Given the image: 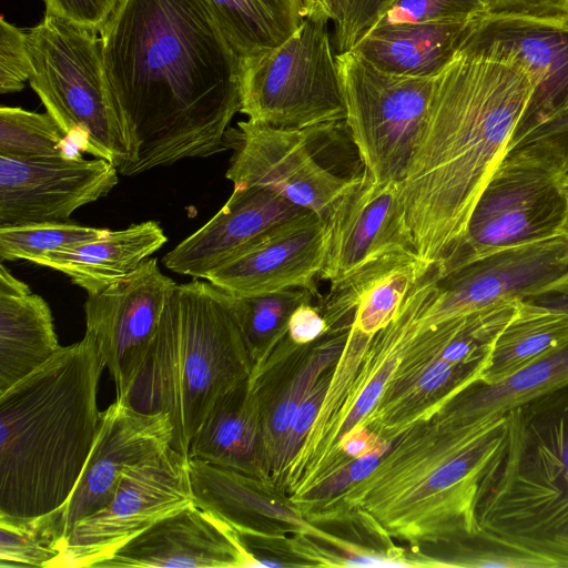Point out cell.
Here are the masks:
<instances>
[{"instance_id": "cell-1", "label": "cell", "mask_w": 568, "mask_h": 568, "mask_svg": "<svg viewBox=\"0 0 568 568\" xmlns=\"http://www.w3.org/2000/svg\"><path fill=\"white\" fill-rule=\"evenodd\" d=\"M99 34L138 150L123 175L226 151L241 62L206 0H121Z\"/></svg>"}, {"instance_id": "cell-2", "label": "cell", "mask_w": 568, "mask_h": 568, "mask_svg": "<svg viewBox=\"0 0 568 568\" xmlns=\"http://www.w3.org/2000/svg\"><path fill=\"white\" fill-rule=\"evenodd\" d=\"M534 89L513 52L473 37L434 77L426 122L398 194L403 232L426 266L462 236Z\"/></svg>"}, {"instance_id": "cell-3", "label": "cell", "mask_w": 568, "mask_h": 568, "mask_svg": "<svg viewBox=\"0 0 568 568\" xmlns=\"http://www.w3.org/2000/svg\"><path fill=\"white\" fill-rule=\"evenodd\" d=\"M104 367L85 333L0 394V516L36 518L68 501L100 427Z\"/></svg>"}, {"instance_id": "cell-4", "label": "cell", "mask_w": 568, "mask_h": 568, "mask_svg": "<svg viewBox=\"0 0 568 568\" xmlns=\"http://www.w3.org/2000/svg\"><path fill=\"white\" fill-rule=\"evenodd\" d=\"M254 362L234 297L203 278L176 284L155 338L128 397L143 413H164L171 447L190 443L220 396L251 377Z\"/></svg>"}, {"instance_id": "cell-5", "label": "cell", "mask_w": 568, "mask_h": 568, "mask_svg": "<svg viewBox=\"0 0 568 568\" xmlns=\"http://www.w3.org/2000/svg\"><path fill=\"white\" fill-rule=\"evenodd\" d=\"M505 429L478 485L477 536L568 568V384L506 413Z\"/></svg>"}, {"instance_id": "cell-6", "label": "cell", "mask_w": 568, "mask_h": 568, "mask_svg": "<svg viewBox=\"0 0 568 568\" xmlns=\"http://www.w3.org/2000/svg\"><path fill=\"white\" fill-rule=\"evenodd\" d=\"M428 420L413 460L386 458L354 489L393 534L454 542L478 535L475 500L481 476L504 443L505 415L468 439L455 438Z\"/></svg>"}, {"instance_id": "cell-7", "label": "cell", "mask_w": 568, "mask_h": 568, "mask_svg": "<svg viewBox=\"0 0 568 568\" xmlns=\"http://www.w3.org/2000/svg\"><path fill=\"white\" fill-rule=\"evenodd\" d=\"M98 33L44 14L27 31L29 83L79 151L123 174L138 150L108 82Z\"/></svg>"}, {"instance_id": "cell-8", "label": "cell", "mask_w": 568, "mask_h": 568, "mask_svg": "<svg viewBox=\"0 0 568 568\" xmlns=\"http://www.w3.org/2000/svg\"><path fill=\"white\" fill-rule=\"evenodd\" d=\"M224 144L233 186L268 189L322 220L366 171L345 120L281 129L247 119L227 129Z\"/></svg>"}, {"instance_id": "cell-9", "label": "cell", "mask_w": 568, "mask_h": 568, "mask_svg": "<svg viewBox=\"0 0 568 568\" xmlns=\"http://www.w3.org/2000/svg\"><path fill=\"white\" fill-rule=\"evenodd\" d=\"M328 20L305 16L281 44L240 60V112L281 129L345 120Z\"/></svg>"}, {"instance_id": "cell-10", "label": "cell", "mask_w": 568, "mask_h": 568, "mask_svg": "<svg viewBox=\"0 0 568 568\" xmlns=\"http://www.w3.org/2000/svg\"><path fill=\"white\" fill-rule=\"evenodd\" d=\"M568 173L525 148L506 152L449 253L432 266L439 275L493 253L561 235Z\"/></svg>"}, {"instance_id": "cell-11", "label": "cell", "mask_w": 568, "mask_h": 568, "mask_svg": "<svg viewBox=\"0 0 568 568\" xmlns=\"http://www.w3.org/2000/svg\"><path fill=\"white\" fill-rule=\"evenodd\" d=\"M568 277V239L506 248L439 275L433 266L412 286L395 322L415 335L505 301H531Z\"/></svg>"}, {"instance_id": "cell-12", "label": "cell", "mask_w": 568, "mask_h": 568, "mask_svg": "<svg viewBox=\"0 0 568 568\" xmlns=\"http://www.w3.org/2000/svg\"><path fill=\"white\" fill-rule=\"evenodd\" d=\"M345 121L365 170L400 183L423 132L434 78L395 74L359 53L337 54Z\"/></svg>"}, {"instance_id": "cell-13", "label": "cell", "mask_w": 568, "mask_h": 568, "mask_svg": "<svg viewBox=\"0 0 568 568\" xmlns=\"http://www.w3.org/2000/svg\"><path fill=\"white\" fill-rule=\"evenodd\" d=\"M192 501L189 458L170 446L123 471L110 501L77 521L59 544L52 568H97L131 538Z\"/></svg>"}, {"instance_id": "cell-14", "label": "cell", "mask_w": 568, "mask_h": 568, "mask_svg": "<svg viewBox=\"0 0 568 568\" xmlns=\"http://www.w3.org/2000/svg\"><path fill=\"white\" fill-rule=\"evenodd\" d=\"M175 286L162 273L158 260L148 258L128 277L88 294L85 333L93 337L115 383L116 400L130 394Z\"/></svg>"}, {"instance_id": "cell-15", "label": "cell", "mask_w": 568, "mask_h": 568, "mask_svg": "<svg viewBox=\"0 0 568 568\" xmlns=\"http://www.w3.org/2000/svg\"><path fill=\"white\" fill-rule=\"evenodd\" d=\"M118 173L101 158L0 156V226L68 222L78 209L109 194Z\"/></svg>"}, {"instance_id": "cell-16", "label": "cell", "mask_w": 568, "mask_h": 568, "mask_svg": "<svg viewBox=\"0 0 568 568\" xmlns=\"http://www.w3.org/2000/svg\"><path fill=\"white\" fill-rule=\"evenodd\" d=\"M172 438L173 426L164 413H143L116 399L101 412L94 445L72 494L50 513L58 546L77 521L110 501L129 466L158 456Z\"/></svg>"}, {"instance_id": "cell-17", "label": "cell", "mask_w": 568, "mask_h": 568, "mask_svg": "<svg viewBox=\"0 0 568 568\" xmlns=\"http://www.w3.org/2000/svg\"><path fill=\"white\" fill-rule=\"evenodd\" d=\"M327 242L325 221L306 211L262 236L205 280L233 296L306 288L322 298L316 278L324 266Z\"/></svg>"}, {"instance_id": "cell-18", "label": "cell", "mask_w": 568, "mask_h": 568, "mask_svg": "<svg viewBox=\"0 0 568 568\" xmlns=\"http://www.w3.org/2000/svg\"><path fill=\"white\" fill-rule=\"evenodd\" d=\"M399 183L377 182L367 171L332 205L321 280L337 282L396 251H412L398 207ZM413 252V251H412Z\"/></svg>"}, {"instance_id": "cell-19", "label": "cell", "mask_w": 568, "mask_h": 568, "mask_svg": "<svg viewBox=\"0 0 568 568\" xmlns=\"http://www.w3.org/2000/svg\"><path fill=\"white\" fill-rule=\"evenodd\" d=\"M254 559L230 525L192 501L131 538L97 568L253 567Z\"/></svg>"}, {"instance_id": "cell-20", "label": "cell", "mask_w": 568, "mask_h": 568, "mask_svg": "<svg viewBox=\"0 0 568 568\" xmlns=\"http://www.w3.org/2000/svg\"><path fill=\"white\" fill-rule=\"evenodd\" d=\"M306 211L268 189L234 185L219 212L166 253L163 264L174 273L205 280L262 236Z\"/></svg>"}, {"instance_id": "cell-21", "label": "cell", "mask_w": 568, "mask_h": 568, "mask_svg": "<svg viewBox=\"0 0 568 568\" xmlns=\"http://www.w3.org/2000/svg\"><path fill=\"white\" fill-rule=\"evenodd\" d=\"M471 37L496 42L513 52L534 81L535 89L513 138L568 101V16L557 19L483 16Z\"/></svg>"}, {"instance_id": "cell-22", "label": "cell", "mask_w": 568, "mask_h": 568, "mask_svg": "<svg viewBox=\"0 0 568 568\" xmlns=\"http://www.w3.org/2000/svg\"><path fill=\"white\" fill-rule=\"evenodd\" d=\"M427 268L414 252L396 251L331 283L318 307L328 329H351L372 339L390 323Z\"/></svg>"}, {"instance_id": "cell-23", "label": "cell", "mask_w": 568, "mask_h": 568, "mask_svg": "<svg viewBox=\"0 0 568 568\" xmlns=\"http://www.w3.org/2000/svg\"><path fill=\"white\" fill-rule=\"evenodd\" d=\"M568 384V343L497 383L478 379L433 417L449 429L475 433L509 410Z\"/></svg>"}, {"instance_id": "cell-24", "label": "cell", "mask_w": 568, "mask_h": 568, "mask_svg": "<svg viewBox=\"0 0 568 568\" xmlns=\"http://www.w3.org/2000/svg\"><path fill=\"white\" fill-rule=\"evenodd\" d=\"M62 346L49 304L0 266V394L47 363Z\"/></svg>"}, {"instance_id": "cell-25", "label": "cell", "mask_w": 568, "mask_h": 568, "mask_svg": "<svg viewBox=\"0 0 568 568\" xmlns=\"http://www.w3.org/2000/svg\"><path fill=\"white\" fill-rule=\"evenodd\" d=\"M481 17L375 27L352 50L383 71L434 78L462 48Z\"/></svg>"}, {"instance_id": "cell-26", "label": "cell", "mask_w": 568, "mask_h": 568, "mask_svg": "<svg viewBox=\"0 0 568 568\" xmlns=\"http://www.w3.org/2000/svg\"><path fill=\"white\" fill-rule=\"evenodd\" d=\"M187 458L266 478L260 405L250 378L217 398L194 434Z\"/></svg>"}, {"instance_id": "cell-27", "label": "cell", "mask_w": 568, "mask_h": 568, "mask_svg": "<svg viewBox=\"0 0 568 568\" xmlns=\"http://www.w3.org/2000/svg\"><path fill=\"white\" fill-rule=\"evenodd\" d=\"M166 241L158 222L145 221L109 230L101 237L60 248L32 263L61 272L88 294H95L134 273Z\"/></svg>"}, {"instance_id": "cell-28", "label": "cell", "mask_w": 568, "mask_h": 568, "mask_svg": "<svg viewBox=\"0 0 568 568\" xmlns=\"http://www.w3.org/2000/svg\"><path fill=\"white\" fill-rule=\"evenodd\" d=\"M567 343L568 311L519 302L498 335L480 379L500 382Z\"/></svg>"}, {"instance_id": "cell-29", "label": "cell", "mask_w": 568, "mask_h": 568, "mask_svg": "<svg viewBox=\"0 0 568 568\" xmlns=\"http://www.w3.org/2000/svg\"><path fill=\"white\" fill-rule=\"evenodd\" d=\"M240 60L290 38L304 19L302 0H206Z\"/></svg>"}, {"instance_id": "cell-30", "label": "cell", "mask_w": 568, "mask_h": 568, "mask_svg": "<svg viewBox=\"0 0 568 568\" xmlns=\"http://www.w3.org/2000/svg\"><path fill=\"white\" fill-rule=\"evenodd\" d=\"M233 297L235 314L256 368L275 343L287 334L292 313L315 296L306 288H287Z\"/></svg>"}, {"instance_id": "cell-31", "label": "cell", "mask_w": 568, "mask_h": 568, "mask_svg": "<svg viewBox=\"0 0 568 568\" xmlns=\"http://www.w3.org/2000/svg\"><path fill=\"white\" fill-rule=\"evenodd\" d=\"M81 155L55 120L17 106L0 108V156L44 159Z\"/></svg>"}, {"instance_id": "cell-32", "label": "cell", "mask_w": 568, "mask_h": 568, "mask_svg": "<svg viewBox=\"0 0 568 568\" xmlns=\"http://www.w3.org/2000/svg\"><path fill=\"white\" fill-rule=\"evenodd\" d=\"M109 229L69 222L0 226V261L37 257L103 236Z\"/></svg>"}, {"instance_id": "cell-33", "label": "cell", "mask_w": 568, "mask_h": 568, "mask_svg": "<svg viewBox=\"0 0 568 568\" xmlns=\"http://www.w3.org/2000/svg\"><path fill=\"white\" fill-rule=\"evenodd\" d=\"M59 555L50 514L29 519L0 516V568H52Z\"/></svg>"}, {"instance_id": "cell-34", "label": "cell", "mask_w": 568, "mask_h": 568, "mask_svg": "<svg viewBox=\"0 0 568 568\" xmlns=\"http://www.w3.org/2000/svg\"><path fill=\"white\" fill-rule=\"evenodd\" d=\"M485 16L480 0H392L373 28Z\"/></svg>"}, {"instance_id": "cell-35", "label": "cell", "mask_w": 568, "mask_h": 568, "mask_svg": "<svg viewBox=\"0 0 568 568\" xmlns=\"http://www.w3.org/2000/svg\"><path fill=\"white\" fill-rule=\"evenodd\" d=\"M473 540V537H471ZM473 546H460L445 566L453 567H504V568H559L548 557L529 550L504 545L475 536Z\"/></svg>"}, {"instance_id": "cell-36", "label": "cell", "mask_w": 568, "mask_h": 568, "mask_svg": "<svg viewBox=\"0 0 568 568\" xmlns=\"http://www.w3.org/2000/svg\"><path fill=\"white\" fill-rule=\"evenodd\" d=\"M531 150L568 173V101L544 120L513 138L507 151Z\"/></svg>"}, {"instance_id": "cell-37", "label": "cell", "mask_w": 568, "mask_h": 568, "mask_svg": "<svg viewBox=\"0 0 568 568\" xmlns=\"http://www.w3.org/2000/svg\"><path fill=\"white\" fill-rule=\"evenodd\" d=\"M30 61L27 31L0 20V92L21 91L29 81Z\"/></svg>"}, {"instance_id": "cell-38", "label": "cell", "mask_w": 568, "mask_h": 568, "mask_svg": "<svg viewBox=\"0 0 568 568\" xmlns=\"http://www.w3.org/2000/svg\"><path fill=\"white\" fill-rule=\"evenodd\" d=\"M328 385L329 376L322 377L300 405L280 453L275 471L285 470L290 467V464L300 450L298 446L304 444L320 414Z\"/></svg>"}, {"instance_id": "cell-39", "label": "cell", "mask_w": 568, "mask_h": 568, "mask_svg": "<svg viewBox=\"0 0 568 568\" xmlns=\"http://www.w3.org/2000/svg\"><path fill=\"white\" fill-rule=\"evenodd\" d=\"M121 0H43L45 14L100 33Z\"/></svg>"}, {"instance_id": "cell-40", "label": "cell", "mask_w": 568, "mask_h": 568, "mask_svg": "<svg viewBox=\"0 0 568 568\" xmlns=\"http://www.w3.org/2000/svg\"><path fill=\"white\" fill-rule=\"evenodd\" d=\"M485 16L557 19L568 16V0H480Z\"/></svg>"}, {"instance_id": "cell-41", "label": "cell", "mask_w": 568, "mask_h": 568, "mask_svg": "<svg viewBox=\"0 0 568 568\" xmlns=\"http://www.w3.org/2000/svg\"><path fill=\"white\" fill-rule=\"evenodd\" d=\"M328 332V325L318 307L311 303L300 305L291 315L287 335L296 345H306Z\"/></svg>"}, {"instance_id": "cell-42", "label": "cell", "mask_w": 568, "mask_h": 568, "mask_svg": "<svg viewBox=\"0 0 568 568\" xmlns=\"http://www.w3.org/2000/svg\"><path fill=\"white\" fill-rule=\"evenodd\" d=\"M352 0H302L303 14L322 16L338 27L346 18Z\"/></svg>"}, {"instance_id": "cell-43", "label": "cell", "mask_w": 568, "mask_h": 568, "mask_svg": "<svg viewBox=\"0 0 568 568\" xmlns=\"http://www.w3.org/2000/svg\"><path fill=\"white\" fill-rule=\"evenodd\" d=\"M392 0H352V11L365 21H375Z\"/></svg>"}, {"instance_id": "cell-44", "label": "cell", "mask_w": 568, "mask_h": 568, "mask_svg": "<svg viewBox=\"0 0 568 568\" xmlns=\"http://www.w3.org/2000/svg\"><path fill=\"white\" fill-rule=\"evenodd\" d=\"M526 302H532L542 306L568 311V277L547 294Z\"/></svg>"}, {"instance_id": "cell-45", "label": "cell", "mask_w": 568, "mask_h": 568, "mask_svg": "<svg viewBox=\"0 0 568 568\" xmlns=\"http://www.w3.org/2000/svg\"><path fill=\"white\" fill-rule=\"evenodd\" d=\"M344 566L346 567H407L410 564L397 561L393 558L383 557L379 555H357L348 558Z\"/></svg>"}, {"instance_id": "cell-46", "label": "cell", "mask_w": 568, "mask_h": 568, "mask_svg": "<svg viewBox=\"0 0 568 568\" xmlns=\"http://www.w3.org/2000/svg\"><path fill=\"white\" fill-rule=\"evenodd\" d=\"M379 459L377 454H367L365 456L355 458L348 465V474L354 483H358L369 476L378 466Z\"/></svg>"}, {"instance_id": "cell-47", "label": "cell", "mask_w": 568, "mask_h": 568, "mask_svg": "<svg viewBox=\"0 0 568 568\" xmlns=\"http://www.w3.org/2000/svg\"><path fill=\"white\" fill-rule=\"evenodd\" d=\"M565 190H566L567 199H568V175L565 180ZM561 235H565L568 239V210H567L565 223L562 225Z\"/></svg>"}]
</instances>
